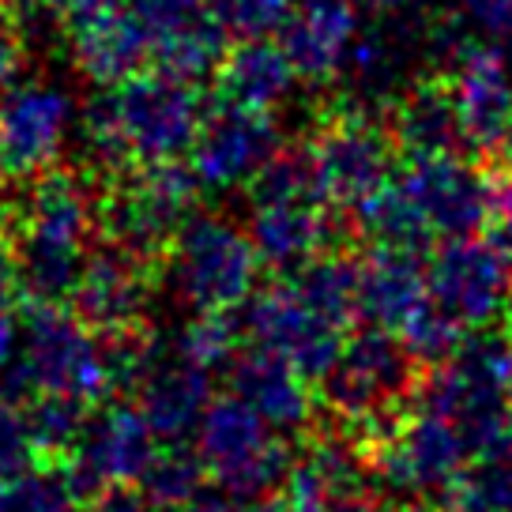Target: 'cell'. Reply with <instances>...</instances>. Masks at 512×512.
<instances>
[{
  "mask_svg": "<svg viewBox=\"0 0 512 512\" xmlns=\"http://www.w3.org/2000/svg\"><path fill=\"white\" fill-rule=\"evenodd\" d=\"M460 16L486 38H505L512 27V0H460Z\"/></svg>",
  "mask_w": 512,
  "mask_h": 512,
  "instance_id": "obj_36",
  "label": "cell"
},
{
  "mask_svg": "<svg viewBox=\"0 0 512 512\" xmlns=\"http://www.w3.org/2000/svg\"><path fill=\"white\" fill-rule=\"evenodd\" d=\"M512 362V336L471 332L460 354L437 366L418 384V407L448 418L464 433L471 456L501 452L512 445V411L505 396Z\"/></svg>",
  "mask_w": 512,
  "mask_h": 512,
  "instance_id": "obj_2",
  "label": "cell"
},
{
  "mask_svg": "<svg viewBox=\"0 0 512 512\" xmlns=\"http://www.w3.org/2000/svg\"><path fill=\"white\" fill-rule=\"evenodd\" d=\"M8 8H12V0H0V19L8 16Z\"/></svg>",
  "mask_w": 512,
  "mask_h": 512,
  "instance_id": "obj_48",
  "label": "cell"
},
{
  "mask_svg": "<svg viewBox=\"0 0 512 512\" xmlns=\"http://www.w3.org/2000/svg\"><path fill=\"white\" fill-rule=\"evenodd\" d=\"M200 177L185 162L136 166L98 200V230L110 245H121L151 268L166 264L181 226L196 215Z\"/></svg>",
  "mask_w": 512,
  "mask_h": 512,
  "instance_id": "obj_4",
  "label": "cell"
},
{
  "mask_svg": "<svg viewBox=\"0 0 512 512\" xmlns=\"http://www.w3.org/2000/svg\"><path fill=\"white\" fill-rule=\"evenodd\" d=\"M19 294H27L23 287V260H19V241L0 226V309L16 302Z\"/></svg>",
  "mask_w": 512,
  "mask_h": 512,
  "instance_id": "obj_38",
  "label": "cell"
},
{
  "mask_svg": "<svg viewBox=\"0 0 512 512\" xmlns=\"http://www.w3.org/2000/svg\"><path fill=\"white\" fill-rule=\"evenodd\" d=\"M132 16L140 19V27L151 34V46H159L174 34L189 31L196 23L211 19L204 0H121Z\"/></svg>",
  "mask_w": 512,
  "mask_h": 512,
  "instance_id": "obj_35",
  "label": "cell"
},
{
  "mask_svg": "<svg viewBox=\"0 0 512 512\" xmlns=\"http://www.w3.org/2000/svg\"><path fill=\"white\" fill-rule=\"evenodd\" d=\"M452 106L460 117L464 144L475 151H497L505 147L512 125V64L494 46L475 38L464 49V57L445 72Z\"/></svg>",
  "mask_w": 512,
  "mask_h": 512,
  "instance_id": "obj_17",
  "label": "cell"
},
{
  "mask_svg": "<svg viewBox=\"0 0 512 512\" xmlns=\"http://www.w3.org/2000/svg\"><path fill=\"white\" fill-rule=\"evenodd\" d=\"M249 238L264 268L279 275L302 272L317 256L332 253L339 238L336 208L324 200H268L253 204Z\"/></svg>",
  "mask_w": 512,
  "mask_h": 512,
  "instance_id": "obj_19",
  "label": "cell"
},
{
  "mask_svg": "<svg viewBox=\"0 0 512 512\" xmlns=\"http://www.w3.org/2000/svg\"><path fill=\"white\" fill-rule=\"evenodd\" d=\"M305 151L320 200L328 208L354 211L396 177V140L388 125L377 121V106L362 95L339 98L336 110L324 113Z\"/></svg>",
  "mask_w": 512,
  "mask_h": 512,
  "instance_id": "obj_6",
  "label": "cell"
},
{
  "mask_svg": "<svg viewBox=\"0 0 512 512\" xmlns=\"http://www.w3.org/2000/svg\"><path fill=\"white\" fill-rule=\"evenodd\" d=\"M298 80L287 49L272 38H238V46L226 49L223 64L215 72L219 102L245 106V110H275Z\"/></svg>",
  "mask_w": 512,
  "mask_h": 512,
  "instance_id": "obj_26",
  "label": "cell"
},
{
  "mask_svg": "<svg viewBox=\"0 0 512 512\" xmlns=\"http://www.w3.org/2000/svg\"><path fill=\"white\" fill-rule=\"evenodd\" d=\"M208 482V464L200 460L196 445L174 441L155 452V460L147 464L140 479V494L155 505V512H181L192 497L204 494Z\"/></svg>",
  "mask_w": 512,
  "mask_h": 512,
  "instance_id": "obj_30",
  "label": "cell"
},
{
  "mask_svg": "<svg viewBox=\"0 0 512 512\" xmlns=\"http://www.w3.org/2000/svg\"><path fill=\"white\" fill-rule=\"evenodd\" d=\"M369 448V471L377 486L400 497H445L475 460L464 433L426 407L400 415Z\"/></svg>",
  "mask_w": 512,
  "mask_h": 512,
  "instance_id": "obj_10",
  "label": "cell"
},
{
  "mask_svg": "<svg viewBox=\"0 0 512 512\" xmlns=\"http://www.w3.org/2000/svg\"><path fill=\"white\" fill-rule=\"evenodd\" d=\"M298 290L305 294V302L317 309L320 317H328L332 324L339 328H347L354 317H362L358 313V290H362V260H354V256L332 253L317 256L313 264H305L302 272L290 275Z\"/></svg>",
  "mask_w": 512,
  "mask_h": 512,
  "instance_id": "obj_29",
  "label": "cell"
},
{
  "mask_svg": "<svg viewBox=\"0 0 512 512\" xmlns=\"http://www.w3.org/2000/svg\"><path fill=\"white\" fill-rule=\"evenodd\" d=\"M68 49L83 76L98 87H121L125 80L140 76L151 61V34L140 27V19L125 4L102 8L95 16L68 27Z\"/></svg>",
  "mask_w": 512,
  "mask_h": 512,
  "instance_id": "obj_21",
  "label": "cell"
},
{
  "mask_svg": "<svg viewBox=\"0 0 512 512\" xmlns=\"http://www.w3.org/2000/svg\"><path fill=\"white\" fill-rule=\"evenodd\" d=\"M155 452H159V437L147 426L144 411L136 403L117 400L91 415L83 441L64 464V475L76 494L91 501L106 490L140 486Z\"/></svg>",
  "mask_w": 512,
  "mask_h": 512,
  "instance_id": "obj_13",
  "label": "cell"
},
{
  "mask_svg": "<svg viewBox=\"0 0 512 512\" xmlns=\"http://www.w3.org/2000/svg\"><path fill=\"white\" fill-rule=\"evenodd\" d=\"M245 512H317L313 505H305V501H298L294 494H272L264 497V501H253V505H245Z\"/></svg>",
  "mask_w": 512,
  "mask_h": 512,
  "instance_id": "obj_44",
  "label": "cell"
},
{
  "mask_svg": "<svg viewBox=\"0 0 512 512\" xmlns=\"http://www.w3.org/2000/svg\"><path fill=\"white\" fill-rule=\"evenodd\" d=\"M441 501L445 512H512V445L475 456Z\"/></svg>",
  "mask_w": 512,
  "mask_h": 512,
  "instance_id": "obj_31",
  "label": "cell"
},
{
  "mask_svg": "<svg viewBox=\"0 0 512 512\" xmlns=\"http://www.w3.org/2000/svg\"><path fill=\"white\" fill-rule=\"evenodd\" d=\"M230 392L249 403L275 433H298L317 415L309 377L264 347L241 351L230 369Z\"/></svg>",
  "mask_w": 512,
  "mask_h": 512,
  "instance_id": "obj_22",
  "label": "cell"
},
{
  "mask_svg": "<svg viewBox=\"0 0 512 512\" xmlns=\"http://www.w3.org/2000/svg\"><path fill=\"white\" fill-rule=\"evenodd\" d=\"M110 95L117 132L125 140L128 162L155 166V162H181L189 155L200 125H204V98L192 83H181L159 68L140 72L121 87H102Z\"/></svg>",
  "mask_w": 512,
  "mask_h": 512,
  "instance_id": "obj_9",
  "label": "cell"
},
{
  "mask_svg": "<svg viewBox=\"0 0 512 512\" xmlns=\"http://www.w3.org/2000/svg\"><path fill=\"white\" fill-rule=\"evenodd\" d=\"M241 339H245V324H238L230 313H196L181 328L174 354L200 373L215 377L234 369V362L241 358Z\"/></svg>",
  "mask_w": 512,
  "mask_h": 512,
  "instance_id": "obj_32",
  "label": "cell"
},
{
  "mask_svg": "<svg viewBox=\"0 0 512 512\" xmlns=\"http://www.w3.org/2000/svg\"><path fill=\"white\" fill-rule=\"evenodd\" d=\"M505 38H509V46H512V27H509V34H505Z\"/></svg>",
  "mask_w": 512,
  "mask_h": 512,
  "instance_id": "obj_51",
  "label": "cell"
},
{
  "mask_svg": "<svg viewBox=\"0 0 512 512\" xmlns=\"http://www.w3.org/2000/svg\"><path fill=\"white\" fill-rule=\"evenodd\" d=\"M241 324H245V336L253 339V347L287 358L309 381H324V373L336 366L339 347L347 339L339 324L320 317L305 302V294L290 275L275 279L268 287H256V294L245 302Z\"/></svg>",
  "mask_w": 512,
  "mask_h": 512,
  "instance_id": "obj_12",
  "label": "cell"
},
{
  "mask_svg": "<svg viewBox=\"0 0 512 512\" xmlns=\"http://www.w3.org/2000/svg\"><path fill=\"white\" fill-rule=\"evenodd\" d=\"M76 106L64 87L16 83L0 95V159L8 177H42L61 159Z\"/></svg>",
  "mask_w": 512,
  "mask_h": 512,
  "instance_id": "obj_15",
  "label": "cell"
},
{
  "mask_svg": "<svg viewBox=\"0 0 512 512\" xmlns=\"http://www.w3.org/2000/svg\"><path fill=\"white\" fill-rule=\"evenodd\" d=\"M505 396H509V411H512V362H509V381H505Z\"/></svg>",
  "mask_w": 512,
  "mask_h": 512,
  "instance_id": "obj_47",
  "label": "cell"
},
{
  "mask_svg": "<svg viewBox=\"0 0 512 512\" xmlns=\"http://www.w3.org/2000/svg\"><path fill=\"white\" fill-rule=\"evenodd\" d=\"M19 358H23V332L19 320L0 309V392H16Z\"/></svg>",
  "mask_w": 512,
  "mask_h": 512,
  "instance_id": "obj_37",
  "label": "cell"
},
{
  "mask_svg": "<svg viewBox=\"0 0 512 512\" xmlns=\"http://www.w3.org/2000/svg\"><path fill=\"white\" fill-rule=\"evenodd\" d=\"M384 125L396 140V151H403L407 159L452 155L467 147L445 76L418 80L400 98H392L384 110Z\"/></svg>",
  "mask_w": 512,
  "mask_h": 512,
  "instance_id": "obj_24",
  "label": "cell"
},
{
  "mask_svg": "<svg viewBox=\"0 0 512 512\" xmlns=\"http://www.w3.org/2000/svg\"><path fill=\"white\" fill-rule=\"evenodd\" d=\"M418 384V362L400 332L366 324L362 332L343 339L336 366L320 381V392L332 415L343 426H358L373 445L403 415V403L418 396Z\"/></svg>",
  "mask_w": 512,
  "mask_h": 512,
  "instance_id": "obj_3",
  "label": "cell"
},
{
  "mask_svg": "<svg viewBox=\"0 0 512 512\" xmlns=\"http://www.w3.org/2000/svg\"><path fill=\"white\" fill-rule=\"evenodd\" d=\"M147 302H151V264L106 241L87 256L68 309L87 328H95L98 336H110L132 324H144Z\"/></svg>",
  "mask_w": 512,
  "mask_h": 512,
  "instance_id": "obj_18",
  "label": "cell"
},
{
  "mask_svg": "<svg viewBox=\"0 0 512 512\" xmlns=\"http://www.w3.org/2000/svg\"><path fill=\"white\" fill-rule=\"evenodd\" d=\"M23 68V34L16 31L12 16L0 19V95L16 87V76Z\"/></svg>",
  "mask_w": 512,
  "mask_h": 512,
  "instance_id": "obj_39",
  "label": "cell"
},
{
  "mask_svg": "<svg viewBox=\"0 0 512 512\" xmlns=\"http://www.w3.org/2000/svg\"><path fill=\"white\" fill-rule=\"evenodd\" d=\"M98 204L72 174L34 177L16 241L23 260V287L31 302H68L91 256Z\"/></svg>",
  "mask_w": 512,
  "mask_h": 512,
  "instance_id": "obj_1",
  "label": "cell"
},
{
  "mask_svg": "<svg viewBox=\"0 0 512 512\" xmlns=\"http://www.w3.org/2000/svg\"><path fill=\"white\" fill-rule=\"evenodd\" d=\"M83 512H155V505L147 501L140 490L132 486H121V490H106V494H95L87 501Z\"/></svg>",
  "mask_w": 512,
  "mask_h": 512,
  "instance_id": "obj_40",
  "label": "cell"
},
{
  "mask_svg": "<svg viewBox=\"0 0 512 512\" xmlns=\"http://www.w3.org/2000/svg\"><path fill=\"white\" fill-rule=\"evenodd\" d=\"M426 305H430V279L422 253L373 245L362 256V290H358L362 320L388 332H403Z\"/></svg>",
  "mask_w": 512,
  "mask_h": 512,
  "instance_id": "obj_23",
  "label": "cell"
},
{
  "mask_svg": "<svg viewBox=\"0 0 512 512\" xmlns=\"http://www.w3.org/2000/svg\"><path fill=\"white\" fill-rule=\"evenodd\" d=\"M260 268L249 230L223 215H192L166 256L170 287L196 313H234L256 294Z\"/></svg>",
  "mask_w": 512,
  "mask_h": 512,
  "instance_id": "obj_7",
  "label": "cell"
},
{
  "mask_svg": "<svg viewBox=\"0 0 512 512\" xmlns=\"http://www.w3.org/2000/svg\"><path fill=\"white\" fill-rule=\"evenodd\" d=\"M505 320H509V336H512V305H509V317H505Z\"/></svg>",
  "mask_w": 512,
  "mask_h": 512,
  "instance_id": "obj_49",
  "label": "cell"
},
{
  "mask_svg": "<svg viewBox=\"0 0 512 512\" xmlns=\"http://www.w3.org/2000/svg\"><path fill=\"white\" fill-rule=\"evenodd\" d=\"M42 8H46L49 16H57L64 27H72V23H80V19L95 16L102 8H113V4H121V0H38Z\"/></svg>",
  "mask_w": 512,
  "mask_h": 512,
  "instance_id": "obj_42",
  "label": "cell"
},
{
  "mask_svg": "<svg viewBox=\"0 0 512 512\" xmlns=\"http://www.w3.org/2000/svg\"><path fill=\"white\" fill-rule=\"evenodd\" d=\"M283 151V128L272 110H245L219 102L208 110L192 144V170L208 192L249 189L260 170Z\"/></svg>",
  "mask_w": 512,
  "mask_h": 512,
  "instance_id": "obj_14",
  "label": "cell"
},
{
  "mask_svg": "<svg viewBox=\"0 0 512 512\" xmlns=\"http://www.w3.org/2000/svg\"><path fill=\"white\" fill-rule=\"evenodd\" d=\"M362 38L354 0H298L294 16L279 34L290 64L305 83H332L351 64Z\"/></svg>",
  "mask_w": 512,
  "mask_h": 512,
  "instance_id": "obj_20",
  "label": "cell"
},
{
  "mask_svg": "<svg viewBox=\"0 0 512 512\" xmlns=\"http://www.w3.org/2000/svg\"><path fill=\"white\" fill-rule=\"evenodd\" d=\"M192 445L208 464L215 486L234 497L241 509L279 494L294 467V452L283 441V433H275L234 392L211 400L208 415L192 433Z\"/></svg>",
  "mask_w": 512,
  "mask_h": 512,
  "instance_id": "obj_5",
  "label": "cell"
},
{
  "mask_svg": "<svg viewBox=\"0 0 512 512\" xmlns=\"http://www.w3.org/2000/svg\"><path fill=\"white\" fill-rule=\"evenodd\" d=\"M16 388L57 392L95 407L110 396L102 336L64 302H31L23 320V358Z\"/></svg>",
  "mask_w": 512,
  "mask_h": 512,
  "instance_id": "obj_8",
  "label": "cell"
},
{
  "mask_svg": "<svg viewBox=\"0 0 512 512\" xmlns=\"http://www.w3.org/2000/svg\"><path fill=\"white\" fill-rule=\"evenodd\" d=\"M181 512H241V505L230 494H223V490L215 486V490H204L200 497H192Z\"/></svg>",
  "mask_w": 512,
  "mask_h": 512,
  "instance_id": "obj_43",
  "label": "cell"
},
{
  "mask_svg": "<svg viewBox=\"0 0 512 512\" xmlns=\"http://www.w3.org/2000/svg\"><path fill=\"white\" fill-rule=\"evenodd\" d=\"M403 512H430V509H403Z\"/></svg>",
  "mask_w": 512,
  "mask_h": 512,
  "instance_id": "obj_50",
  "label": "cell"
},
{
  "mask_svg": "<svg viewBox=\"0 0 512 512\" xmlns=\"http://www.w3.org/2000/svg\"><path fill=\"white\" fill-rule=\"evenodd\" d=\"M27 415V430H31V445L38 464H68V456L76 452L83 441V430L95 415V407L72 396H57V392H34L31 403H23Z\"/></svg>",
  "mask_w": 512,
  "mask_h": 512,
  "instance_id": "obj_28",
  "label": "cell"
},
{
  "mask_svg": "<svg viewBox=\"0 0 512 512\" xmlns=\"http://www.w3.org/2000/svg\"><path fill=\"white\" fill-rule=\"evenodd\" d=\"M369 8H377V12H400L407 4H415V0H366Z\"/></svg>",
  "mask_w": 512,
  "mask_h": 512,
  "instance_id": "obj_45",
  "label": "cell"
},
{
  "mask_svg": "<svg viewBox=\"0 0 512 512\" xmlns=\"http://www.w3.org/2000/svg\"><path fill=\"white\" fill-rule=\"evenodd\" d=\"M83 497L72 490L64 471H23L0 482V512H76Z\"/></svg>",
  "mask_w": 512,
  "mask_h": 512,
  "instance_id": "obj_33",
  "label": "cell"
},
{
  "mask_svg": "<svg viewBox=\"0 0 512 512\" xmlns=\"http://www.w3.org/2000/svg\"><path fill=\"white\" fill-rule=\"evenodd\" d=\"M358 230L366 234L373 245H388V249H430L433 245V226L415 204V196L403 189L400 177H392L388 185L369 196L366 204H358L351 211Z\"/></svg>",
  "mask_w": 512,
  "mask_h": 512,
  "instance_id": "obj_27",
  "label": "cell"
},
{
  "mask_svg": "<svg viewBox=\"0 0 512 512\" xmlns=\"http://www.w3.org/2000/svg\"><path fill=\"white\" fill-rule=\"evenodd\" d=\"M211 400L215 396H211L208 373L181 362L174 351L166 354V362L136 392V407L144 411L147 426L155 430L162 445L189 441L196 426H200V418L208 415Z\"/></svg>",
  "mask_w": 512,
  "mask_h": 512,
  "instance_id": "obj_25",
  "label": "cell"
},
{
  "mask_svg": "<svg viewBox=\"0 0 512 512\" xmlns=\"http://www.w3.org/2000/svg\"><path fill=\"white\" fill-rule=\"evenodd\" d=\"M320 512H384V501L377 497L373 486H354V490H343V494H332L324 501Z\"/></svg>",
  "mask_w": 512,
  "mask_h": 512,
  "instance_id": "obj_41",
  "label": "cell"
},
{
  "mask_svg": "<svg viewBox=\"0 0 512 512\" xmlns=\"http://www.w3.org/2000/svg\"><path fill=\"white\" fill-rule=\"evenodd\" d=\"M505 159H509V170H512V125H509V136H505Z\"/></svg>",
  "mask_w": 512,
  "mask_h": 512,
  "instance_id": "obj_46",
  "label": "cell"
},
{
  "mask_svg": "<svg viewBox=\"0 0 512 512\" xmlns=\"http://www.w3.org/2000/svg\"><path fill=\"white\" fill-rule=\"evenodd\" d=\"M430 302L467 332H482L509 317L512 264L490 238H445L426 260Z\"/></svg>",
  "mask_w": 512,
  "mask_h": 512,
  "instance_id": "obj_11",
  "label": "cell"
},
{
  "mask_svg": "<svg viewBox=\"0 0 512 512\" xmlns=\"http://www.w3.org/2000/svg\"><path fill=\"white\" fill-rule=\"evenodd\" d=\"M467 336H471V332L460 328L452 317H445L433 302L400 332V339L407 343V351L415 354L418 366H430V369L452 362V358L460 354V347L467 343Z\"/></svg>",
  "mask_w": 512,
  "mask_h": 512,
  "instance_id": "obj_34",
  "label": "cell"
},
{
  "mask_svg": "<svg viewBox=\"0 0 512 512\" xmlns=\"http://www.w3.org/2000/svg\"><path fill=\"white\" fill-rule=\"evenodd\" d=\"M403 189L415 196L437 238H467L486 230L490 215V174H482L464 151L407 159L400 174Z\"/></svg>",
  "mask_w": 512,
  "mask_h": 512,
  "instance_id": "obj_16",
  "label": "cell"
}]
</instances>
